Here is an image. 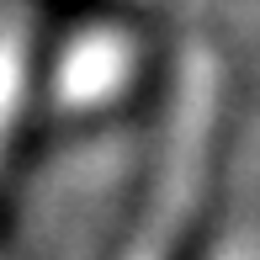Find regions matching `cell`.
<instances>
[{
    "mask_svg": "<svg viewBox=\"0 0 260 260\" xmlns=\"http://www.w3.org/2000/svg\"><path fill=\"white\" fill-rule=\"evenodd\" d=\"M218 260H260V244H255V239H244V244H229V250H223Z\"/></svg>",
    "mask_w": 260,
    "mask_h": 260,
    "instance_id": "3",
    "label": "cell"
},
{
    "mask_svg": "<svg viewBox=\"0 0 260 260\" xmlns=\"http://www.w3.org/2000/svg\"><path fill=\"white\" fill-rule=\"evenodd\" d=\"M127 75V43L122 38H85L75 53H69L64 75H58V90L69 101H101L106 90H117Z\"/></svg>",
    "mask_w": 260,
    "mask_h": 260,
    "instance_id": "2",
    "label": "cell"
},
{
    "mask_svg": "<svg viewBox=\"0 0 260 260\" xmlns=\"http://www.w3.org/2000/svg\"><path fill=\"white\" fill-rule=\"evenodd\" d=\"M212 122H218V58H212L207 48H197V53H186V64H181L159 191H154V202H149L144 223H138V234H133L127 260H170L186 218L197 212V186H202Z\"/></svg>",
    "mask_w": 260,
    "mask_h": 260,
    "instance_id": "1",
    "label": "cell"
}]
</instances>
